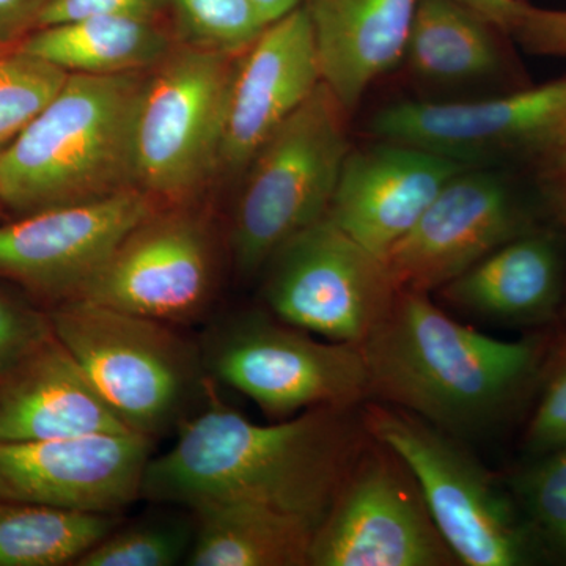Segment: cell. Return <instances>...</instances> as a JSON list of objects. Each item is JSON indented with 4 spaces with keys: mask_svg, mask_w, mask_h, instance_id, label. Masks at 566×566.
<instances>
[{
    "mask_svg": "<svg viewBox=\"0 0 566 566\" xmlns=\"http://www.w3.org/2000/svg\"><path fill=\"white\" fill-rule=\"evenodd\" d=\"M370 132L465 167L551 156L566 144V76L475 102H403L379 111Z\"/></svg>",
    "mask_w": 566,
    "mask_h": 566,
    "instance_id": "cell-12",
    "label": "cell"
},
{
    "mask_svg": "<svg viewBox=\"0 0 566 566\" xmlns=\"http://www.w3.org/2000/svg\"><path fill=\"white\" fill-rule=\"evenodd\" d=\"M122 523V513L0 501V566H74Z\"/></svg>",
    "mask_w": 566,
    "mask_h": 566,
    "instance_id": "cell-24",
    "label": "cell"
},
{
    "mask_svg": "<svg viewBox=\"0 0 566 566\" xmlns=\"http://www.w3.org/2000/svg\"><path fill=\"white\" fill-rule=\"evenodd\" d=\"M553 164L554 192H556L557 208L566 222V144L551 156Z\"/></svg>",
    "mask_w": 566,
    "mask_h": 566,
    "instance_id": "cell-35",
    "label": "cell"
},
{
    "mask_svg": "<svg viewBox=\"0 0 566 566\" xmlns=\"http://www.w3.org/2000/svg\"><path fill=\"white\" fill-rule=\"evenodd\" d=\"M403 458L370 434L335 495L308 566H455Z\"/></svg>",
    "mask_w": 566,
    "mask_h": 566,
    "instance_id": "cell-9",
    "label": "cell"
},
{
    "mask_svg": "<svg viewBox=\"0 0 566 566\" xmlns=\"http://www.w3.org/2000/svg\"><path fill=\"white\" fill-rule=\"evenodd\" d=\"M510 490L538 556L566 564V447L534 458Z\"/></svg>",
    "mask_w": 566,
    "mask_h": 566,
    "instance_id": "cell-25",
    "label": "cell"
},
{
    "mask_svg": "<svg viewBox=\"0 0 566 566\" xmlns=\"http://www.w3.org/2000/svg\"><path fill=\"white\" fill-rule=\"evenodd\" d=\"M237 57L178 44L148 73L134 132L136 185L159 207L191 205L219 174Z\"/></svg>",
    "mask_w": 566,
    "mask_h": 566,
    "instance_id": "cell-8",
    "label": "cell"
},
{
    "mask_svg": "<svg viewBox=\"0 0 566 566\" xmlns=\"http://www.w3.org/2000/svg\"><path fill=\"white\" fill-rule=\"evenodd\" d=\"M346 117L322 82L253 156L227 233L238 277L262 274L290 238L326 218L352 151Z\"/></svg>",
    "mask_w": 566,
    "mask_h": 566,
    "instance_id": "cell-5",
    "label": "cell"
},
{
    "mask_svg": "<svg viewBox=\"0 0 566 566\" xmlns=\"http://www.w3.org/2000/svg\"><path fill=\"white\" fill-rule=\"evenodd\" d=\"M465 169L471 167L400 142L352 150L326 218L385 260L447 181Z\"/></svg>",
    "mask_w": 566,
    "mask_h": 566,
    "instance_id": "cell-17",
    "label": "cell"
},
{
    "mask_svg": "<svg viewBox=\"0 0 566 566\" xmlns=\"http://www.w3.org/2000/svg\"><path fill=\"white\" fill-rule=\"evenodd\" d=\"M322 82L314 29L300 6L271 22L237 57L219 172L243 177L264 142Z\"/></svg>",
    "mask_w": 566,
    "mask_h": 566,
    "instance_id": "cell-16",
    "label": "cell"
},
{
    "mask_svg": "<svg viewBox=\"0 0 566 566\" xmlns=\"http://www.w3.org/2000/svg\"><path fill=\"white\" fill-rule=\"evenodd\" d=\"M512 35L532 54L566 55V10L538 9L527 2Z\"/></svg>",
    "mask_w": 566,
    "mask_h": 566,
    "instance_id": "cell-32",
    "label": "cell"
},
{
    "mask_svg": "<svg viewBox=\"0 0 566 566\" xmlns=\"http://www.w3.org/2000/svg\"><path fill=\"white\" fill-rule=\"evenodd\" d=\"M148 73L70 74L0 155V210L24 218L137 188L134 132Z\"/></svg>",
    "mask_w": 566,
    "mask_h": 566,
    "instance_id": "cell-3",
    "label": "cell"
},
{
    "mask_svg": "<svg viewBox=\"0 0 566 566\" xmlns=\"http://www.w3.org/2000/svg\"><path fill=\"white\" fill-rule=\"evenodd\" d=\"M48 314L55 337L134 433L156 441L203 405L211 376L199 342L174 324L82 300Z\"/></svg>",
    "mask_w": 566,
    "mask_h": 566,
    "instance_id": "cell-4",
    "label": "cell"
},
{
    "mask_svg": "<svg viewBox=\"0 0 566 566\" xmlns=\"http://www.w3.org/2000/svg\"><path fill=\"white\" fill-rule=\"evenodd\" d=\"M155 442L134 431L0 441V501L122 513L140 499Z\"/></svg>",
    "mask_w": 566,
    "mask_h": 566,
    "instance_id": "cell-15",
    "label": "cell"
},
{
    "mask_svg": "<svg viewBox=\"0 0 566 566\" xmlns=\"http://www.w3.org/2000/svg\"><path fill=\"white\" fill-rule=\"evenodd\" d=\"M253 3L259 7L268 21L274 22L279 18L285 17L290 11L297 9L303 0H253Z\"/></svg>",
    "mask_w": 566,
    "mask_h": 566,
    "instance_id": "cell-36",
    "label": "cell"
},
{
    "mask_svg": "<svg viewBox=\"0 0 566 566\" xmlns=\"http://www.w3.org/2000/svg\"><path fill=\"white\" fill-rule=\"evenodd\" d=\"M480 17L490 21L494 28L505 33H513L521 20L526 0H457Z\"/></svg>",
    "mask_w": 566,
    "mask_h": 566,
    "instance_id": "cell-34",
    "label": "cell"
},
{
    "mask_svg": "<svg viewBox=\"0 0 566 566\" xmlns=\"http://www.w3.org/2000/svg\"><path fill=\"white\" fill-rule=\"evenodd\" d=\"M20 48L70 74L112 76L155 69L174 43L158 18L91 17L36 29Z\"/></svg>",
    "mask_w": 566,
    "mask_h": 566,
    "instance_id": "cell-22",
    "label": "cell"
},
{
    "mask_svg": "<svg viewBox=\"0 0 566 566\" xmlns=\"http://www.w3.org/2000/svg\"><path fill=\"white\" fill-rule=\"evenodd\" d=\"M159 205L139 188L0 221V282L51 311L76 300L132 229Z\"/></svg>",
    "mask_w": 566,
    "mask_h": 566,
    "instance_id": "cell-13",
    "label": "cell"
},
{
    "mask_svg": "<svg viewBox=\"0 0 566 566\" xmlns=\"http://www.w3.org/2000/svg\"><path fill=\"white\" fill-rule=\"evenodd\" d=\"M216 385L211 378L175 444L148 461L140 499L185 509L252 502L318 527L370 439L363 406H322L259 424L223 403Z\"/></svg>",
    "mask_w": 566,
    "mask_h": 566,
    "instance_id": "cell-1",
    "label": "cell"
},
{
    "mask_svg": "<svg viewBox=\"0 0 566 566\" xmlns=\"http://www.w3.org/2000/svg\"><path fill=\"white\" fill-rule=\"evenodd\" d=\"M218 283L211 219L192 203L175 205L142 219L76 300L182 326L208 314Z\"/></svg>",
    "mask_w": 566,
    "mask_h": 566,
    "instance_id": "cell-11",
    "label": "cell"
},
{
    "mask_svg": "<svg viewBox=\"0 0 566 566\" xmlns=\"http://www.w3.org/2000/svg\"><path fill=\"white\" fill-rule=\"evenodd\" d=\"M169 0H50L40 14V28L91 17L158 18Z\"/></svg>",
    "mask_w": 566,
    "mask_h": 566,
    "instance_id": "cell-31",
    "label": "cell"
},
{
    "mask_svg": "<svg viewBox=\"0 0 566 566\" xmlns=\"http://www.w3.org/2000/svg\"><path fill=\"white\" fill-rule=\"evenodd\" d=\"M565 283L560 238L535 229L495 249L438 292L458 314L538 329L560 322Z\"/></svg>",
    "mask_w": 566,
    "mask_h": 566,
    "instance_id": "cell-19",
    "label": "cell"
},
{
    "mask_svg": "<svg viewBox=\"0 0 566 566\" xmlns=\"http://www.w3.org/2000/svg\"><path fill=\"white\" fill-rule=\"evenodd\" d=\"M497 28L457 0H417L405 59L416 76L461 84L501 66Z\"/></svg>",
    "mask_w": 566,
    "mask_h": 566,
    "instance_id": "cell-23",
    "label": "cell"
},
{
    "mask_svg": "<svg viewBox=\"0 0 566 566\" xmlns=\"http://www.w3.org/2000/svg\"><path fill=\"white\" fill-rule=\"evenodd\" d=\"M363 419L368 433L392 447L411 469L460 565L521 566L538 556L512 490L463 439L381 401H365Z\"/></svg>",
    "mask_w": 566,
    "mask_h": 566,
    "instance_id": "cell-6",
    "label": "cell"
},
{
    "mask_svg": "<svg viewBox=\"0 0 566 566\" xmlns=\"http://www.w3.org/2000/svg\"><path fill=\"white\" fill-rule=\"evenodd\" d=\"M562 319L566 322V283H565V297H564V308H562ZM560 319V322H562Z\"/></svg>",
    "mask_w": 566,
    "mask_h": 566,
    "instance_id": "cell-37",
    "label": "cell"
},
{
    "mask_svg": "<svg viewBox=\"0 0 566 566\" xmlns=\"http://www.w3.org/2000/svg\"><path fill=\"white\" fill-rule=\"evenodd\" d=\"M216 382L251 398L271 420L312 408H354L370 400L359 346L316 340L270 311H244L208 327L199 340Z\"/></svg>",
    "mask_w": 566,
    "mask_h": 566,
    "instance_id": "cell-7",
    "label": "cell"
},
{
    "mask_svg": "<svg viewBox=\"0 0 566 566\" xmlns=\"http://www.w3.org/2000/svg\"><path fill=\"white\" fill-rule=\"evenodd\" d=\"M52 334L46 308L0 282V374Z\"/></svg>",
    "mask_w": 566,
    "mask_h": 566,
    "instance_id": "cell-30",
    "label": "cell"
},
{
    "mask_svg": "<svg viewBox=\"0 0 566 566\" xmlns=\"http://www.w3.org/2000/svg\"><path fill=\"white\" fill-rule=\"evenodd\" d=\"M181 44L218 54H243L271 24L253 0H169Z\"/></svg>",
    "mask_w": 566,
    "mask_h": 566,
    "instance_id": "cell-28",
    "label": "cell"
},
{
    "mask_svg": "<svg viewBox=\"0 0 566 566\" xmlns=\"http://www.w3.org/2000/svg\"><path fill=\"white\" fill-rule=\"evenodd\" d=\"M132 431L52 334L0 374V441Z\"/></svg>",
    "mask_w": 566,
    "mask_h": 566,
    "instance_id": "cell-18",
    "label": "cell"
},
{
    "mask_svg": "<svg viewBox=\"0 0 566 566\" xmlns=\"http://www.w3.org/2000/svg\"><path fill=\"white\" fill-rule=\"evenodd\" d=\"M69 76L20 44L0 50V155L46 109Z\"/></svg>",
    "mask_w": 566,
    "mask_h": 566,
    "instance_id": "cell-26",
    "label": "cell"
},
{
    "mask_svg": "<svg viewBox=\"0 0 566 566\" xmlns=\"http://www.w3.org/2000/svg\"><path fill=\"white\" fill-rule=\"evenodd\" d=\"M262 274L271 314L326 340L357 346L398 292L385 260L327 218L290 238Z\"/></svg>",
    "mask_w": 566,
    "mask_h": 566,
    "instance_id": "cell-10",
    "label": "cell"
},
{
    "mask_svg": "<svg viewBox=\"0 0 566 566\" xmlns=\"http://www.w3.org/2000/svg\"><path fill=\"white\" fill-rule=\"evenodd\" d=\"M556 326L547 335L535 403L523 434V450L532 460L566 447V322Z\"/></svg>",
    "mask_w": 566,
    "mask_h": 566,
    "instance_id": "cell-29",
    "label": "cell"
},
{
    "mask_svg": "<svg viewBox=\"0 0 566 566\" xmlns=\"http://www.w3.org/2000/svg\"><path fill=\"white\" fill-rule=\"evenodd\" d=\"M546 340L547 335L490 337L458 323L430 293L398 290L359 349L370 400L406 409L471 441L534 397Z\"/></svg>",
    "mask_w": 566,
    "mask_h": 566,
    "instance_id": "cell-2",
    "label": "cell"
},
{
    "mask_svg": "<svg viewBox=\"0 0 566 566\" xmlns=\"http://www.w3.org/2000/svg\"><path fill=\"white\" fill-rule=\"evenodd\" d=\"M196 534L189 516H164L120 524L74 566H174L186 562Z\"/></svg>",
    "mask_w": 566,
    "mask_h": 566,
    "instance_id": "cell-27",
    "label": "cell"
},
{
    "mask_svg": "<svg viewBox=\"0 0 566 566\" xmlns=\"http://www.w3.org/2000/svg\"><path fill=\"white\" fill-rule=\"evenodd\" d=\"M0 214H2V210H0Z\"/></svg>",
    "mask_w": 566,
    "mask_h": 566,
    "instance_id": "cell-38",
    "label": "cell"
},
{
    "mask_svg": "<svg viewBox=\"0 0 566 566\" xmlns=\"http://www.w3.org/2000/svg\"><path fill=\"white\" fill-rule=\"evenodd\" d=\"M48 2L50 0H0V50L18 46L36 31Z\"/></svg>",
    "mask_w": 566,
    "mask_h": 566,
    "instance_id": "cell-33",
    "label": "cell"
},
{
    "mask_svg": "<svg viewBox=\"0 0 566 566\" xmlns=\"http://www.w3.org/2000/svg\"><path fill=\"white\" fill-rule=\"evenodd\" d=\"M535 230L509 182L488 167L447 181L385 262L398 290L431 293L521 234Z\"/></svg>",
    "mask_w": 566,
    "mask_h": 566,
    "instance_id": "cell-14",
    "label": "cell"
},
{
    "mask_svg": "<svg viewBox=\"0 0 566 566\" xmlns=\"http://www.w3.org/2000/svg\"><path fill=\"white\" fill-rule=\"evenodd\" d=\"M322 80L349 115L405 57L417 0H303Z\"/></svg>",
    "mask_w": 566,
    "mask_h": 566,
    "instance_id": "cell-20",
    "label": "cell"
},
{
    "mask_svg": "<svg viewBox=\"0 0 566 566\" xmlns=\"http://www.w3.org/2000/svg\"><path fill=\"white\" fill-rule=\"evenodd\" d=\"M189 566H308L316 527L304 517L241 501L191 506Z\"/></svg>",
    "mask_w": 566,
    "mask_h": 566,
    "instance_id": "cell-21",
    "label": "cell"
}]
</instances>
